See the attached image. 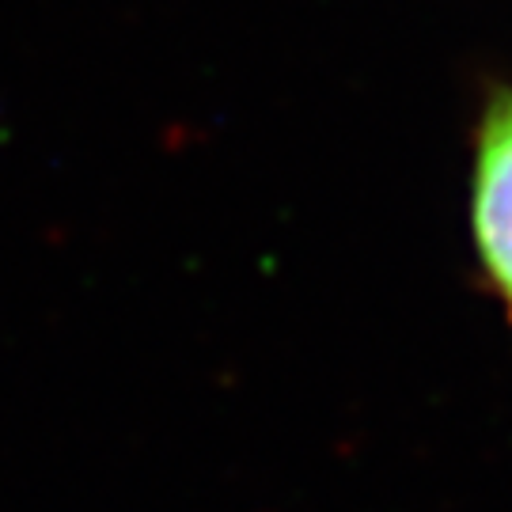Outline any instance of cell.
I'll return each mask as SVG.
<instances>
[{
  "mask_svg": "<svg viewBox=\"0 0 512 512\" xmlns=\"http://www.w3.org/2000/svg\"><path fill=\"white\" fill-rule=\"evenodd\" d=\"M471 232L490 289L512 315V84L482 110L471 167Z\"/></svg>",
  "mask_w": 512,
  "mask_h": 512,
  "instance_id": "6da1fadb",
  "label": "cell"
}]
</instances>
